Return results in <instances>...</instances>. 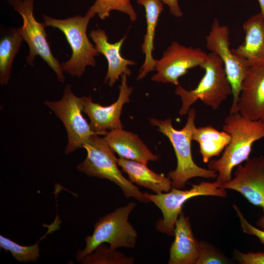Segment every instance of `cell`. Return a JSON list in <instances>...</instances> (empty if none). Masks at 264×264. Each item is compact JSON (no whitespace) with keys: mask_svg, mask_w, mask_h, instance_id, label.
<instances>
[{"mask_svg":"<svg viewBox=\"0 0 264 264\" xmlns=\"http://www.w3.org/2000/svg\"><path fill=\"white\" fill-rule=\"evenodd\" d=\"M200 67L205 73L196 88L188 90L178 85L175 89L182 103L179 111L181 115L187 114L191 106L199 99L213 110H217L232 94L223 62L217 54L210 52Z\"/></svg>","mask_w":264,"mask_h":264,"instance_id":"4","label":"cell"},{"mask_svg":"<svg viewBox=\"0 0 264 264\" xmlns=\"http://www.w3.org/2000/svg\"><path fill=\"white\" fill-rule=\"evenodd\" d=\"M83 148L87 155L86 159L78 165L79 172L89 176L110 180L120 188L127 198L132 197L145 203L150 202L136 186L123 175L119 169L115 152L104 137L93 134L84 144Z\"/></svg>","mask_w":264,"mask_h":264,"instance_id":"3","label":"cell"},{"mask_svg":"<svg viewBox=\"0 0 264 264\" xmlns=\"http://www.w3.org/2000/svg\"><path fill=\"white\" fill-rule=\"evenodd\" d=\"M186 123L180 130L175 129L171 118L161 120L150 119L151 125L157 127L159 132L169 140L174 149L177 159L175 170L170 171L168 176L173 187L181 189L191 178L197 177L216 178L218 173L209 169L200 167L194 162L192 154V133L195 125L196 110L191 108L188 112Z\"/></svg>","mask_w":264,"mask_h":264,"instance_id":"2","label":"cell"},{"mask_svg":"<svg viewBox=\"0 0 264 264\" xmlns=\"http://www.w3.org/2000/svg\"><path fill=\"white\" fill-rule=\"evenodd\" d=\"M163 4L168 6L170 13L176 18H180L183 13L179 5L178 0H161Z\"/></svg>","mask_w":264,"mask_h":264,"instance_id":"29","label":"cell"},{"mask_svg":"<svg viewBox=\"0 0 264 264\" xmlns=\"http://www.w3.org/2000/svg\"><path fill=\"white\" fill-rule=\"evenodd\" d=\"M233 206L239 218L242 231L248 235L256 236L259 239L260 242L264 244V230L260 229L251 224L245 219L239 207L237 205L233 204Z\"/></svg>","mask_w":264,"mask_h":264,"instance_id":"27","label":"cell"},{"mask_svg":"<svg viewBox=\"0 0 264 264\" xmlns=\"http://www.w3.org/2000/svg\"><path fill=\"white\" fill-rule=\"evenodd\" d=\"M257 225L264 230V216H262L258 220Z\"/></svg>","mask_w":264,"mask_h":264,"instance_id":"30","label":"cell"},{"mask_svg":"<svg viewBox=\"0 0 264 264\" xmlns=\"http://www.w3.org/2000/svg\"><path fill=\"white\" fill-rule=\"evenodd\" d=\"M229 30L214 18L211 30L206 37V47L217 54L222 60L227 78L231 86L233 101L230 113L238 112V103L242 84L250 68L246 60L235 54L230 48Z\"/></svg>","mask_w":264,"mask_h":264,"instance_id":"9","label":"cell"},{"mask_svg":"<svg viewBox=\"0 0 264 264\" xmlns=\"http://www.w3.org/2000/svg\"><path fill=\"white\" fill-rule=\"evenodd\" d=\"M104 136L108 144L120 157L146 164L158 158V155L153 154L137 134L123 128L110 130Z\"/></svg>","mask_w":264,"mask_h":264,"instance_id":"17","label":"cell"},{"mask_svg":"<svg viewBox=\"0 0 264 264\" xmlns=\"http://www.w3.org/2000/svg\"><path fill=\"white\" fill-rule=\"evenodd\" d=\"M175 240L170 248L168 264H196L199 241L195 238L189 218L182 212L175 226Z\"/></svg>","mask_w":264,"mask_h":264,"instance_id":"16","label":"cell"},{"mask_svg":"<svg viewBox=\"0 0 264 264\" xmlns=\"http://www.w3.org/2000/svg\"><path fill=\"white\" fill-rule=\"evenodd\" d=\"M10 5L21 16L23 25L20 27L23 40L29 47L26 62L34 66L36 56L38 55L56 73L59 82L64 83L65 77L61 64L51 51L46 40L44 22H39L34 16V0H8Z\"/></svg>","mask_w":264,"mask_h":264,"instance_id":"8","label":"cell"},{"mask_svg":"<svg viewBox=\"0 0 264 264\" xmlns=\"http://www.w3.org/2000/svg\"><path fill=\"white\" fill-rule=\"evenodd\" d=\"M118 163L131 182L155 194L168 192L173 187L168 176L155 173L149 169L146 164L122 157L118 159Z\"/></svg>","mask_w":264,"mask_h":264,"instance_id":"20","label":"cell"},{"mask_svg":"<svg viewBox=\"0 0 264 264\" xmlns=\"http://www.w3.org/2000/svg\"><path fill=\"white\" fill-rule=\"evenodd\" d=\"M145 196L153 202L161 211L163 218L155 223L156 230L171 236L174 235L176 222L182 211L184 204L189 199L198 196H216L225 198L227 192L217 181H202L192 184L189 190L172 187L166 193L151 194L144 193Z\"/></svg>","mask_w":264,"mask_h":264,"instance_id":"7","label":"cell"},{"mask_svg":"<svg viewBox=\"0 0 264 264\" xmlns=\"http://www.w3.org/2000/svg\"><path fill=\"white\" fill-rule=\"evenodd\" d=\"M192 140L198 143L203 161L208 163L210 159L219 155L229 144L231 137L226 132L219 131L212 126L194 128Z\"/></svg>","mask_w":264,"mask_h":264,"instance_id":"21","label":"cell"},{"mask_svg":"<svg viewBox=\"0 0 264 264\" xmlns=\"http://www.w3.org/2000/svg\"><path fill=\"white\" fill-rule=\"evenodd\" d=\"M94 16L87 12L84 16L78 15L65 19H58L46 15L43 18L46 26H52L61 30L65 35L72 50L70 58L61 64L63 71L71 76L80 77L86 66H94L95 56L99 53L89 41L87 29Z\"/></svg>","mask_w":264,"mask_h":264,"instance_id":"5","label":"cell"},{"mask_svg":"<svg viewBox=\"0 0 264 264\" xmlns=\"http://www.w3.org/2000/svg\"><path fill=\"white\" fill-rule=\"evenodd\" d=\"M137 2L145 8L147 24L146 32L141 45L145 58L137 77V80H140L155 69V60L152 55L154 49V41L159 18L164 8L161 0H137Z\"/></svg>","mask_w":264,"mask_h":264,"instance_id":"19","label":"cell"},{"mask_svg":"<svg viewBox=\"0 0 264 264\" xmlns=\"http://www.w3.org/2000/svg\"><path fill=\"white\" fill-rule=\"evenodd\" d=\"M89 36L94 43L98 52L102 54L107 60L108 69L105 82H107L109 86L112 87L120 76L123 74L129 76L131 74L129 66L134 65L136 63L124 58L121 53L126 36L117 42L111 44L109 42L105 31L99 28L91 30Z\"/></svg>","mask_w":264,"mask_h":264,"instance_id":"15","label":"cell"},{"mask_svg":"<svg viewBox=\"0 0 264 264\" xmlns=\"http://www.w3.org/2000/svg\"><path fill=\"white\" fill-rule=\"evenodd\" d=\"M117 100L108 106L93 102L91 97L83 96V112L89 117L91 129L99 135H105L107 131L123 128L120 115L125 104L130 101L132 88L127 84V75L121 76Z\"/></svg>","mask_w":264,"mask_h":264,"instance_id":"12","label":"cell"},{"mask_svg":"<svg viewBox=\"0 0 264 264\" xmlns=\"http://www.w3.org/2000/svg\"><path fill=\"white\" fill-rule=\"evenodd\" d=\"M235 259L241 264H264V252H241L234 251Z\"/></svg>","mask_w":264,"mask_h":264,"instance_id":"28","label":"cell"},{"mask_svg":"<svg viewBox=\"0 0 264 264\" xmlns=\"http://www.w3.org/2000/svg\"><path fill=\"white\" fill-rule=\"evenodd\" d=\"M135 206V202H130L127 205L118 207L100 218L94 225L92 234L85 238L86 247L78 251L77 260L82 261L104 242L109 243L110 248L113 250L120 247H134L138 235L128 219Z\"/></svg>","mask_w":264,"mask_h":264,"instance_id":"6","label":"cell"},{"mask_svg":"<svg viewBox=\"0 0 264 264\" xmlns=\"http://www.w3.org/2000/svg\"><path fill=\"white\" fill-rule=\"evenodd\" d=\"M23 40L20 28L7 30L0 41V83L6 85L10 78L13 62Z\"/></svg>","mask_w":264,"mask_h":264,"instance_id":"22","label":"cell"},{"mask_svg":"<svg viewBox=\"0 0 264 264\" xmlns=\"http://www.w3.org/2000/svg\"><path fill=\"white\" fill-rule=\"evenodd\" d=\"M222 187L240 193L264 212V156L249 158L243 165L237 166L234 177Z\"/></svg>","mask_w":264,"mask_h":264,"instance_id":"13","label":"cell"},{"mask_svg":"<svg viewBox=\"0 0 264 264\" xmlns=\"http://www.w3.org/2000/svg\"><path fill=\"white\" fill-rule=\"evenodd\" d=\"M61 221L59 216L52 224L48 225V230L35 244L31 246H23L17 242L0 235V247L6 251L10 252L13 257L21 262H36L40 257L39 242L46 236L60 228L59 224Z\"/></svg>","mask_w":264,"mask_h":264,"instance_id":"23","label":"cell"},{"mask_svg":"<svg viewBox=\"0 0 264 264\" xmlns=\"http://www.w3.org/2000/svg\"><path fill=\"white\" fill-rule=\"evenodd\" d=\"M113 10L126 14L132 22L137 19V14L131 0H95L88 11L94 16L97 15L101 19L105 20L109 17Z\"/></svg>","mask_w":264,"mask_h":264,"instance_id":"24","label":"cell"},{"mask_svg":"<svg viewBox=\"0 0 264 264\" xmlns=\"http://www.w3.org/2000/svg\"><path fill=\"white\" fill-rule=\"evenodd\" d=\"M238 111L250 119L264 121V65L250 67L242 84Z\"/></svg>","mask_w":264,"mask_h":264,"instance_id":"14","label":"cell"},{"mask_svg":"<svg viewBox=\"0 0 264 264\" xmlns=\"http://www.w3.org/2000/svg\"><path fill=\"white\" fill-rule=\"evenodd\" d=\"M71 85L66 86L62 98L58 101H44L48 107L63 122L67 135V143L65 153L69 154L80 148L93 134V132L82 115L83 97H79L72 92Z\"/></svg>","mask_w":264,"mask_h":264,"instance_id":"10","label":"cell"},{"mask_svg":"<svg viewBox=\"0 0 264 264\" xmlns=\"http://www.w3.org/2000/svg\"><path fill=\"white\" fill-rule=\"evenodd\" d=\"M93 253L87 255L82 261V264H132L134 258L126 257L116 250L111 249L105 244L97 246Z\"/></svg>","mask_w":264,"mask_h":264,"instance_id":"25","label":"cell"},{"mask_svg":"<svg viewBox=\"0 0 264 264\" xmlns=\"http://www.w3.org/2000/svg\"><path fill=\"white\" fill-rule=\"evenodd\" d=\"M223 130L231 137L222 156L208 162V169L218 173L216 181L221 185L232 178L233 168L246 161L253 144L264 138V121L245 117L239 112L230 113L224 119Z\"/></svg>","mask_w":264,"mask_h":264,"instance_id":"1","label":"cell"},{"mask_svg":"<svg viewBox=\"0 0 264 264\" xmlns=\"http://www.w3.org/2000/svg\"><path fill=\"white\" fill-rule=\"evenodd\" d=\"M244 42L231 48L236 55L245 59L250 67L264 65V18L260 12L243 24Z\"/></svg>","mask_w":264,"mask_h":264,"instance_id":"18","label":"cell"},{"mask_svg":"<svg viewBox=\"0 0 264 264\" xmlns=\"http://www.w3.org/2000/svg\"><path fill=\"white\" fill-rule=\"evenodd\" d=\"M261 8L260 13L264 18V0H258Z\"/></svg>","mask_w":264,"mask_h":264,"instance_id":"31","label":"cell"},{"mask_svg":"<svg viewBox=\"0 0 264 264\" xmlns=\"http://www.w3.org/2000/svg\"><path fill=\"white\" fill-rule=\"evenodd\" d=\"M231 261L210 243L199 241L198 255L196 264H224Z\"/></svg>","mask_w":264,"mask_h":264,"instance_id":"26","label":"cell"},{"mask_svg":"<svg viewBox=\"0 0 264 264\" xmlns=\"http://www.w3.org/2000/svg\"><path fill=\"white\" fill-rule=\"evenodd\" d=\"M208 58V54L199 48L186 47L173 41L159 60H155L156 73L152 80L178 86V79L188 70L200 66Z\"/></svg>","mask_w":264,"mask_h":264,"instance_id":"11","label":"cell"}]
</instances>
